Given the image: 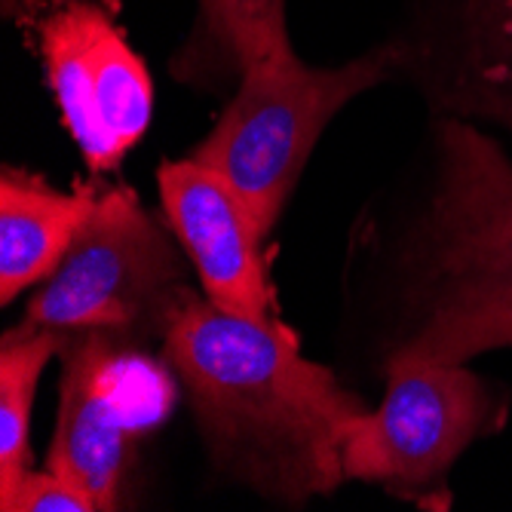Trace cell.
<instances>
[{
	"label": "cell",
	"instance_id": "8",
	"mask_svg": "<svg viewBox=\"0 0 512 512\" xmlns=\"http://www.w3.org/2000/svg\"><path fill=\"white\" fill-rule=\"evenodd\" d=\"M157 184L163 218L191 258L203 295L227 313L276 322L261 255L267 234L243 194L197 157L163 163Z\"/></svg>",
	"mask_w": 512,
	"mask_h": 512
},
{
	"label": "cell",
	"instance_id": "3",
	"mask_svg": "<svg viewBox=\"0 0 512 512\" xmlns=\"http://www.w3.org/2000/svg\"><path fill=\"white\" fill-rule=\"evenodd\" d=\"M402 62L405 46L399 43L378 46L341 68H313L286 46L240 74V89L191 157L234 184L270 234L322 129Z\"/></svg>",
	"mask_w": 512,
	"mask_h": 512
},
{
	"label": "cell",
	"instance_id": "12",
	"mask_svg": "<svg viewBox=\"0 0 512 512\" xmlns=\"http://www.w3.org/2000/svg\"><path fill=\"white\" fill-rule=\"evenodd\" d=\"M286 0H200V34L178 59L181 68L237 71L286 50Z\"/></svg>",
	"mask_w": 512,
	"mask_h": 512
},
{
	"label": "cell",
	"instance_id": "9",
	"mask_svg": "<svg viewBox=\"0 0 512 512\" xmlns=\"http://www.w3.org/2000/svg\"><path fill=\"white\" fill-rule=\"evenodd\" d=\"M421 83L439 117L482 120L512 138V0H454Z\"/></svg>",
	"mask_w": 512,
	"mask_h": 512
},
{
	"label": "cell",
	"instance_id": "11",
	"mask_svg": "<svg viewBox=\"0 0 512 512\" xmlns=\"http://www.w3.org/2000/svg\"><path fill=\"white\" fill-rule=\"evenodd\" d=\"M65 335L22 322L0 338V494L31 470V408L43 368L62 356Z\"/></svg>",
	"mask_w": 512,
	"mask_h": 512
},
{
	"label": "cell",
	"instance_id": "13",
	"mask_svg": "<svg viewBox=\"0 0 512 512\" xmlns=\"http://www.w3.org/2000/svg\"><path fill=\"white\" fill-rule=\"evenodd\" d=\"M4 512H99L80 485L53 473V470H28L7 494H0Z\"/></svg>",
	"mask_w": 512,
	"mask_h": 512
},
{
	"label": "cell",
	"instance_id": "4",
	"mask_svg": "<svg viewBox=\"0 0 512 512\" xmlns=\"http://www.w3.org/2000/svg\"><path fill=\"white\" fill-rule=\"evenodd\" d=\"M172 237L135 191H99L62 264L34 292L25 319L65 338L80 332L126 341L163 338L169 313L188 292Z\"/></svg>",
	"mask_w": 512,
	"mask_h": 512
},
{
	"label": "cell",
	"instance_id": "1",
	"mask_svg": "<svg viewBox=\"0 0 512 512\" xmlns=\"http://www.w3.org/2000/svg\"><path fill=\"white\" fill-rule=\"evenodd\" d=\"M163 356L224 479L289 506L347 479L341 439L365 405L304 359L279 322L227 313L188 289L163 329Z\"/></svg>",
	"mask_w": 512,
	"mask_h": 512
},
{
	"label": "cell",
	"instance_id": "5",
	"mask_svg": "<svg viewBox=\"0 0 512 512\" xmlns=\"http://www.w3.org/2000/svg\"><path fill=\"white\" fill-rule=\"evenodd\" d=\"M509 396L467 362L387 356V396L344 427V476L430 500L454 460L506 424Z\"/></svg>",
	"mask_w": 512,
	"mask_h": 512
},
{
	"label": "cell",
	"instance_id": "10",
	"mask_svg": "<svg viewBox=\"0 0 512 512\" xmlns=\"http://www.w3.org/2000/svg\"><path fill=\"white\" fill-rule=\"evenodd\" d=\"M99 191H59L25 169L0 172V301L50 279L71 249Z\"/></svg>",
	"mask_w": 512,
	"mask_h": 512
},
{
	"label": "cell",
	"instance_id": "2",
	"mask_svg": "<svg viewBox=\"0 0 512 512\" xmlns=\"http://www.w3.org/2000/svg\"><path fill=\"white\" fill-rule=\"evenodd\" d=\"M387 356L470 362L512 347V154L473 120L439 117L433 181L399 258Z\"/></svg>",
	"mask_w": 512,
	"mask_h": 512
},
{
	"label": "cell",
	"instance_id": "7",
	"mask_svg": "<svg viewBox=\"0 0 512 512\" xmlns=\"http://www.w3.org/2000/svg\"><path fill=\"white\" fill-rule=\"evenodd\" d=\"M46 83L92 172H111L148 132L154 83L105 0H34Z\"/></svg>",
	"mask_w": 512,
	"mask_h": 512
},
{
	"label": "cell",
	"instance_id": "6",
	"mask_svg": "<svg viewBox=\"0 0 512 512\" xmlns=\"http://www.w3.org/2000/svg\"><path fill=\"white\" fill-rule=\"evenodd\" d=\"M175 396L178 375L142 341L105 332L68 335L46 470L80 485L99 509H117L138 445L169 421Z\"/></svg>",
	"mask_w": 512,
	"mask_h": 512
}]
</instances>
